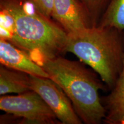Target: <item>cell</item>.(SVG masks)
<instances>
[{
    "mask_svg": "<svg viewBox=\"0 0 124 124\" xmlns=\"http://www.w3.org/2000/svg\"><path fill=\"white\" fill-rule=\"evenodd\" d=\"M0 109L13 118L21 119L19 124H61L42 98L33 90L17 95H2Z\"/></svg>",
    "mask_w": 124,
    "mask_h": 124,
    "instance_id": "277c9868",
    "label": "cell"
},
{
    "mask_svg": "<svg viewBox=\"0 0 124 124\" xmlns=\"http://www.w3.org/2000/svg\"><path fill=\"white\" fill-rule=\"evenodd\" d=\"M52 17L67 34L93 27L86 11L77 0H54Z\"/></svg>",
    "mask_w": 124,
    "mask_h": 124,
    "instance_id": "8992f818",
    "label": "cell"
},
{
    "mask_svg": "<svg viewBox=\"0 0 124 124\" xmlns=\"http://www.w3.org/2000/svg\"><path fill=\"white\" fill-rule=\"evenodd\" d=\"M97 25L124 31V0H110Z\"/></svg>",
    "mask_w": 124,
    "mask_h": 124,
    "instance_id": "30bf717a",
    "label": "cell"
},
{
    "mask_svg": "<svg viewBox=\"0 0 124 124\" xmlns=\"http://www.w3.org/2000/svg\"><path fill=\"white\" fill-rule=\"evenodd\" d=\"M38 12L46 17L51 19L54 0H28Z\"/></svg>",
    "mask_w": 124,
    "mask_h": 124,
    "instance_id": "7c38bea8",
    "label": "cell"
},
{
    "mask_svg": "<svg viewBox=\"0 0 124 124\" xmlns=\"http://www.w3.org/2000/svg\"><path fill=\"white\" fill-rule=\"evenodd\" d=\"M45 71L63 90L83 123L100 124L103 122L106 110L99 95L105 85L95 74L80 62L60 56L40 62Z\"/></svg>",
    "mask_w": 124,
    "mask_h": 124,
    "instance_id": "3957f363",
    "label": "cell"
},
{
    "mask_svg": "<svg viewBox=\"0 0 124 124\" xmlns=\"http://www.w3.org/2000/svg\"><path fill=\"white\" fill-rule=\"evenodd\" d=\"M31 90L30 75L1 64L0 94H21Z\"/></svg>",
    "mask_w": 124,
    "mask_h": 124,
    "instance_id": "9c48e42d",
    "label": "cell"
},
{
    "mask_svg": "<svg viewBox=\"0 0 124 124\" xmlns=\"http://www.w3.org/2000/svg\"><path fill=\"white\" fill-rule=\"evenodd\" d=\"M110 93L101 99L106 110L103 122L107 124H124V59L122 70Z\"/></svg>",
    "mask_w": 124,
    "mask_h": 124,
    "instance_id": "ba28073f",
    "label": "cell"
},
{
    "mask_svg": "<svg viewBox=\"0 0 124 124\" xmlns=\"http://www.w3.org/2000/svg\"><path fill=\"white\" fill-rule=\"evenodd\" d=\"M66 52L91 67L111 89L123 68L124 31L97 25L68 33Z\"/></svg>",
    "mask_w": 124,
    "mask_h": 124,
    "instance_id": "7a4b0ae2",
    "label": "cell"
},
{
    "mask_svg": "<svg viewBox=\"0 0 124 124\" xmlns=\"http://www.w3.org/2000/svg\"><path fill=\"white\" fill-rule=\"evenodd\" d=\"M0 62L1 64L29 75L49 78L42 66L27 52L2 38H0Z\"/></svg>",
    "mask_w": 124,
    "mask_h": 124,
    "instance_id": "52a82bcc",
    "label": "cell"
},
{
    "mask_svg": "<svg viewBox=\"0 0 124 124\" xmlns=\"http://www.w3.org/2000/svg\"><path fill=\"white\" fill-rule=\"evenodd\" d=\"M31 89L37 93L63 124H81L71 101L63 90L49 78L30 75Z\"/></svg>",
    "mask_w": 124,
    "mask_h": 124,
    "instance_id": "5b68a950",
    "label": "cell"
},
{
    "mask_svg": "<svg viewBox=\"0 0 124 124\" xmlns=\"http://www.w3.org/2000/svg\"><path fill=\"white\" fill-rule=\"evenodd\" d=\"M0 11L10 19L5 40L27 52L39 64L65 53L66 31L28 0H0Z\"/></svg>",
    "mask_w": 124,
    "mask_h": 124,
    "instance_id": "6da1fadb",
    "label": "cell"
},
{
    "mask_svg": "<svg viewBox=\"0 0 124 124\" xmlns=\"http://www.w3.org/2000/svg\"><path fill=\"white\" fill-rule=\"evenodd\" d=\"M84 8L91 25L97 26L110 0H77Z\"/></svg>",
    "mask_w": 124,
    "mask_h": 124,
    "instance_id": "8fae6325",
    "label": "cell"
}]
</instances>
